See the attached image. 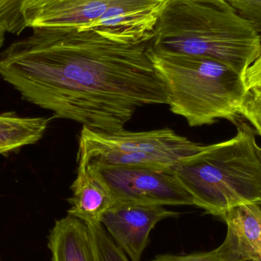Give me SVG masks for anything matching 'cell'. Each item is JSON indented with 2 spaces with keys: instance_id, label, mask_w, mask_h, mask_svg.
Returning a JSON list of instances; mask_svg holds the SVG:
<instances>
[{
  "instance_id": "6da1fadb",
  "label": "cell",
  "mask_w": 261,
  "mask_h": 261,
  "mask_svg": "<svg viewBox=\"0 0 261 261\" xmlns=\"http://www.w3.org/2000/svg\"><path fill=\"white\" fill-rule=\"evenodd\" d=\"M0 77L54 119L96 132H121L138 108L167 104L148 43L122 44L93 30L32 28L0 53Z\"/></svg>"
},
{
  "instance_id": "7a4b0ae2",
  "label": "cell",
  "mask_w": 261,
  "mask_h": 261,
  "mask_svg": "<svg viewBox=\"0 0 261 261\" xmlns=\"http://www.w3.org/2000/svg\"><path fill=\"white\" fill-rule=\"evenodd\" d=\"M148 45L210 58L243 75L261 54V35L225 0H165Z\"/></svg>"
},
{
  "instance_id": "3957f363",
  "label": "cell",
  "mask_w": 261,
  "mask_h": 261,
  "mask_svg": "<svg viewBox=\"0 0 261 261\" xmlns=\"http://www.w3.org/2000/svg\"><path fill=\"white\" fill-rule=\"evenodd\" d=\"M232 138L205 145L172 169L195 206L221 217L234 207L261 205V147L245 122Z\"/></svg>"
},
{
  "instance_id": "277c9868",
  "label": "cell",
  "mask_w": 261,
  "mask_h": 261,
  "mask_svg": "<svg viewBox=\"0 0 261 261\" xmlns=\"http://www.w3.org/2000/svg\"><path fill=\"white\" fill-rule=\"evenodd\" d=\"M148 53L167 89V104L190 127L236 122L248 92L243 75L225 64L204 57L152 48Z\"/></svg>"
},
{
  "instance_id": "5b68a950",
  "label": "cell",
  "mask_w": 261,
  "mask_h": 261,
  "mask_svg": "<svg viewBox=\"0 0 261 261\" xmlns=\"http://www.w3.org/2000/svg\"><path fill=\"white\" fill-rule=\"evenodd\" d=\"M205 144L194 142L169 128L147 132H96L83 127L78 166H122L172 170L196 154Z\"/></svg>"
},
{
  "instance_id": "8992f818",
  "label": "cell",
  "mask_w": 261,
  "mask_h": 261,
  "mask_svg": "<svg viewBox=\"0 0 261 261\" xmlns=\"http://www.w3.org/2000/svg\"><path fill=\"white\" fill-rule=\"evenodd\" d=\"M87 166L94 169L103 181L113 203L133 202L163 206L194 205L191 196L175 177L172 170Z\"/></svg>"
},
{
  "instance_id": "52a82bcc",
  "label": "cell",
  "mask_w": 261,
  "mask_h": 261,
  "mask_svg": "<svg viewBox=\"0 0 261 261\" xmlns=\"http://www.w3.org/2000/svg\"><path fill=\"white\" fill-rule=\"evenodd\" d=\"M179 216L177 212L163 205L118 202L107 210L101 223L130 261H141L155 225L164 219Z\"/></svg>"
},
{
  "instance_id": "ba28073f",
  "label": "cell",
  "mask_w": 261,
  "mask_h": 261,
  "mask_svg": "<svg viewBox=\"0 0 261 261\" xmlns=\"http://www.w3.org/2000/svg\"><path fill=\"white\" fill-rule=\"evenodd\" d=\"M165 0H118L99 19L83 30H93L116 42L148 43Z\"/></svg>"
},
{
  "instance_id": "9c48e42d",
  "label": "cell",
  "mask_w": 261,
  "mask_h": 261,
  "mask_svg": "<svg viewBox=\"0 0 261 261\" xmlns=\"http://www.w3.org/2000/svg\"><path fill=\"white\" fill-rule=\"evenodd\" d=\"M118 0H27L23 15L28 28L62 27L83 30L99 19Z\"/></svg>"
},
{
  "instance_id": "30bf717a",
  "label": "cell",
  "mask_w": 261,
  "mask_h": 261,
  "mask_svg": "<svg viewBox=\"0 0 261 261\" xmlns=\"http://www.w3.org/2000/svg\"><path fill=\"white\" fill-rule=\"evenodd\" d=\"M221 218L227 225L226 237L214 249L221 260H261V205H239Z\"/></svg>"
},
{
  "instance_id": "8fae6325",
  "label": "cell",
  "mask_w": 261,
  "mask_h": 261,
  "mask_svg": "<svg viewBox=\"0 0 261 261\" xmlns=\"http://www.w3.org/2000/svg\"><path fill=\"white\" fill-rule=\"evenodd\" d=\"M70 190L72 196L67 199L70 205L67 214L87 225L101 223L102 216L113 202L96 170L88 166H78L77 175Z\"/></svg>"
},
{
  "instance_id": "7c38bea8",
  "label": "cell",
  "mask_w": 261,
  "mask_h": 261,
  "mask_svg": "<svg viewBox=\"0 0 261 261\" xmlns=\"http://www.w3.org/2000/svg\"><path fill=\"white\" fill-rule=\"evenodd\" d=\"M47 247L51 261H96L88 226L70 215L56 220Z\"/></svg>"
},
{
  "instance_id": "4fadbf2b",
  "label": "cell",
  "mask_w": 261,
  "mask_h": 261,
  "mask_svg": "<svg viewBox=\"0 0 261 261\" xmlns=\"http://www.w3.org/2000/svg\"><path fill=\"white\" fill-rule=\"evenodd\" d=\"M53 117H24L15 112L0 113V155L36 144L44 136Z\"/></svg>"
},
{
  "instance_id": "5bb4252c",
  "label": "cell",
  "mask_w": 261,
  "mask_h": 261,
  "mask_svg": "<svg viewBox=\"0 0 261 261\" xmlns=\"http://www.w3.org/2000/svg\"><path fill=\"white\" fill-rule=\"evenodd\" d=\"M96 261H130L116 245L102 224L87 225Z\"/></svg>"
},
{
  "instance_id": "9a60e30c",
  "label": "cell",
  "mask_w": 261,
  "mask_h": 261,
  "mask_svg": "<svg viewBox=\"0 0 261 261\" xmlns=\"http://www.w3.org/2000/svg\"><path fill=\"white\" fill-rule=\"evenodd\" d=\"M27 0H0V28L19 35L27 29L23 6Z\"/></svg>"
},
{
  "instance_id": "2e32d148",
  "label": "cell",
  "mask_w": 261,
  "mask_h": 261,
  "mask_svg": "<svg viewBox=\"0 0 261 261\" xmlns=\"http://www.w3.org/2000/svg\"><path fill=\"white\" fill-rule=\"evenodd\" d=\"M261 35V0H225Z\"/></svg>"
},
{
  "instance_id": "e0dca14e",
  "label": "cell",
  "mask_w": 261,
  "mask_h": 261,
  "mask_svg": "<svg viewBox=\"0 0 261 261\" xmlns=\"http://www.w3.org/2000/svg\"><path fill=\"white\" fill-rule=\"evenodd\" d=\"M241 116L249 122L254 132L261 137V93L257 91L248 93Z\"/></svg>"
},
{
  "instance_id": "ac0fdd59",
  "label": "cell",
  "mask_w": 261,
  "mask_h": 261,
  "mask_svg": "<svg viewBox=\"0 0 261 261\" xmlns=\"http://www.w3.org/2000/svg\"><path fill=\"white\" fill-rule=\"evenodd\" d=\"M150 261H222L215 250L208 252H197L189 254H159Z\"/></svg>"
},
{
  "instance_id": "d6986e66",
  "label": "cell",
  "mask_w": 261,
  "mask_h": 261,
  "mask_svg": "<svg viewBox=\"0 0 261 261\" xmlns=\"http://www.w3.org/2000/svg\"><path fill=\"white\" fill-rule=\"evenodd\" d=\"M247 91L261 93V54L243 74Z\"/></svg>"
},
{
  "instance_id": "ffe728a7",
  "label": "cell",
  "mask_w": 261,
  "mask_h": 261,
  "mask_svg": "<svg viewBox=\"0 0 261 261\" xmlns=\"http://www.w3.org/2000/svg\"><path fill=\"white\" fill-rule=\"evenodd\" d=\"M6 32L4 29L0 28V49L3 47L5 42V35H6Z\"/></svg>"
},
{
  "instance_id": "44dd1931",
  "label": "cell",
  "mask_w": 261,
  "mask_h": 261,
  "mask_svg": "<svg viewBox=\"0 0 261 261\" xmlns=\"http://www.w3.org/2000/svg\"><path fill=\"white\" fill-rule=\"evenodd\" d=\"M260 261H261V260H260Z\"/></svg>"
}]
</instances>
